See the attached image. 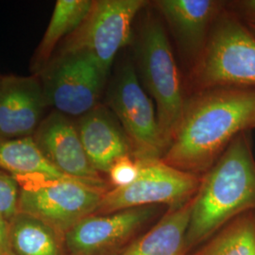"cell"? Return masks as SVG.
Segmentation results:
<instances>
[{
	"label": "cell",
	"instance_id": "6da1fadb",
	"mask_svg": "<svg viewBox=\"0 0 255 255\" xmlns=\"http://www.w3.org/2000/svg\"><path fill=\"white\" fill-rule=\"evenodd\" d=\"M255 128V87H219L185 100L165 164L202 178L231 142Z\"/></svg>",
	"mask_w": 255,
	"mask_h": 255
},
{
	"label": "cell",
	"instance_id": "7a4b0ae2",
	"mask_svg": "<svg viewBox=\"0 0 255 255\" xmlns=\"http://www.w3.org/2000/svg\"><path fill=\"white\" fill-rule=\"evenodd\" d=\"M255 210V157L251 130L238 134L201 178L186 234L188 254L229 220Z\"/></svg>",
	"mask_w": 255,
	"mask_h": 255
},
{
	"label": "cell",
	"instance_id": "3957f363",
	"mask_svg": "<svg viewBox=\"0 0 255 255\" xmlns=\"http://www.w3.org/2000/svg\"><path fill=\"white\" fill-rule=\"evenodd\" d=\"M198 91L255 87V34L236 11L223 9L191 73Z\"/></svg>",
	"mask_w": 255,
	"mask_h": 255
},
{
	"label": "cell",
	"instance_id": "277c9868",
	"mask_svg": "<svg viewBox=\"0 0 255 255\" xmlns=\"http://www.w3.org/2000/svg\"><path fill=\"white\" fill-rule=\"evenodd\" d=\"M137 49L139 70L146 90L153 98L166 152L179 127L185 100L172 48L158 20L148 19L144 24Z\"/></svg>",
	"mask_w": 255,
	"mask_h": 255
},
{
	"label": "cell",
	"instance_id": "5b68a950",
	"mask_svg": "<svg viewBox=\"0 0 255 255\" xmlns=\"http://www.w3.org/2000/svg\"><path fill=\"white\" fill-rule=\"evenodd\" d=\"M19 212L41 219L61 234L97 212L109 187L76 179L15 178Z\"/></svg>",
	"mask_w": 255,
	"mask_h": 255
},
{
	"label": "cell",
	"instance_id": "8992f818",
	"mask_svg": "<svg viewBox=\"0 0 255 255\" xmlns=\"http://www.w3.org/2000/svg\"><path fill=\"white\" fill-rule=\"evenodd\" d=\"M145 0H96L82 25L64 40L60 53L88 55L108 76L119 50L127 46Z\"/></svg>",
	"mask_w": 255,
	"mask_h": 255
},
{
	"label": "cell",
	"instance_id": "52a82bcc",
	"mask_svg": "<svg viewBox=\"0 0 255 255\" xmlns=\"http://www.w3.org/2000/svg\"><path fill=\"white\" fill-rule=\"evenodd\" d=\"M167 209L148 205L88 216L64 234L66 255H119L146 234Z\"/></svg>",
	"mask_w": 255,
	"mask_h": 255
},
{
	"label": "cell",
	"instance_id": "ba28073f",
	"mask_svg": "<svg viewBox=\"0 0 255 255\" xmlns=\"http://www.w3.org/2000/svg\"><path fill=\"white\" fill-rule=\"evenodd\" d=\"M107 107L126 133L133 159L141 162L164 157L156 108L128 61L120 65L110 85Z\"/></svg>",
	"mask_w": 255,
	"mask_h": 255
},
{
	"label": "cell",
	"instance_id": "9c48e42d",
	"mask_svg": "<svg viewBox=\"0 0 255 255\" xmlns=\"http://www.w3.org/2000/svg\"><path fill=\"white\" fill-rule=\"evenodd\" d=\"M38 74L46 105L79 118L100 104L107 79L91 57L82 53H59Z\"/></svg>",
	"mask_w": 255,
	"mask_h": 255
},
{
	"label": "cell",
	"instance_id": "30bf717a",
	"mask_svg": "<svg viewBox=\"0 0 255 255\" xmlns=\"http://www.w3.org/2000/svg\"><path fill=\"white\" fill-rule=\"evenodd\" d=\"M201 182L200 177L181 171L162 159L141 161L135 182L106 192L95 214L148 205L177 208L195 198Z\"/></svg>",
	"mask_w": 255,
	"mask_h": 255
},
{
	"label": "cell",
	"instance_id": "8fae6325",
	"mask_svg": "<svg viewBox=\"0 0 255 255\" xmlns=\"http://www.w3.org/2000/svg\"><path fill=\"white\" fill-rule=\"evenodd\" d=\"M46 159L65 176L112 188L92 165L82 146L76 123L57 111L42 120L32 135Z\"/></svg>",
	"mask_w": 255,
	"mask_h": 255
},
{
	"label": "cell",
	"instance_id": "7c38bea8",
	"mask_svg": "<svg viewBox=\"0 0 255 255\" xmlns=\"http://www.w3.org/2000/svg\"><path fill=\"white\" fill-rule=\"evenodd\" d=\"M46 101L36 76L1 77L0 138L32 136L43 120Z\"/></svg>",
	"mask_w": 255,
	"mask_h": 255
},
{
	"label": "cell",
	"instance_id": "4fadbf2b",
	"mask_svg": "<svg viewBox=\"0 0 255 255\" xmlns=\"http://www.w3.org/2000/svg\"><path fill=\"white\" fill-rule=\"evenodd\" d=\"M76 126L85 153L101 175H107L111 166L120 158L132 157L127 135L107 106L99 104L81 117Z\"/></svg>",
	"mask_w": 255,
	"mask_h": 255
},
{
	"label": "cell",
	"instance_id": "5bb4252c",
	"mask_svg": "<svg viewBox=\"0 0 255 255\" xmlns=\"http://www.w3.org/2000/svg\"><path fill=\"white\" fill-rule=\"evenodd\" d=\"M216 0H158L156 8L169 25L180 46L188 54H201L211 28L225 7Z\"/></svg>",
	"mask_w": 255,
	"mask_h": 255
},
{
	"label": "cell",
	"instance_id": "9a60e30c",
	"mask_svg": "<svg viewBox=\"0 0 255 255\" xmlns=\"http://www.w3.org/2000/svg\"><path fill=\"white\" fill-rule=\"evenodd\" d=\"M194 199L166 210L146 234L119 255H187L186 234Z\"/></svg>",
	"mask_w": 255,
	"mask_h": 255
},
{
	"label": "cell",
	"instance_id": "2e32d148",
	"mask_svg": "<svg viewBox=\"0 0 255 255\" xmlns=\"http://www.w3.org/2000/svg\"><path fill=\"white\" fill-rule=\"evenodd\" d=\"M9 255H66L64 236L41 219L18 212L9 219Z\"/></svg>",
	"mask_w": 255,
	"mask_h": 255
},
{
	"label": "cell",
	"instance_id": "e0dca14e",
	"mask_svg": "<svg viewBox=\"0 0 255 255\" xmlns=\"http://www.w3.org/2000/svg\"><path fill=\"white\" fill-rule=\"evenodd\" d=\"M0 169L14 178H69L46 159L33 136L0 138Z\"/></svg>",
	"mask_w": 255,
	"mask_h": 255
},
{
	"label": "cell",
	"instance_id": "ac0fdd59",
	"mask_svg": "<svg viewBox=\"0 0 255 255\" xmlns=\"http://www.w3.org/2000/svg\"><path fill=\"white\" fill-rule=\"evenodd\" d=\"M91 0H58L50 22L33 58L32 69L39 73L52 59L55 47L82 25L91 9Z\"/></svg>",
	"mask_w": 255,
	"mask_h": 255
},
{
	"label": "cell",
	"instance_id": "d6986e66",
	"mask_svg": "<svg viewBox=\"0 0 255 255\" xmlns=\"http://www.w3.org/2000/svg\"><path fill=\"white\" fill-rule=\"evenodd\" d=\"M187 255H255V210L229 220Z\"/></svg>",
	"mask_w": 255,
	"mask_h": 255
},
{
	"label": "cell",
	"instance_id": "ffe728a7",
	"mask_svg": "<svg viewBox=\"0 0 255 255\" xmlns=\"http://www.w3.org/2000/svg\"><path fill=\"white\" fill-rule=\"evenodd\" d=\"M19 196L17 180L0 169V217L9 220L18 213Z\"/></svg>",
	"mask_w": 255,
	"mask_h": 255
},
{
	"label": "cell",
	"instance_id": "44dd1931",
	"mask_svg": "<svg viewBox=\"0 0 255 255\" xmlns=\"http://www.w3.org/2000/svg\"><path fill=\"white\" fill-rule=\"evenodd\" d=\"M140 172V162L131 156H125L119 159L110 168L108 182L112 188H122L130 185Z\"/></svg>",
	"mask_w": 255,
	"mask_h": 255
},
{
	"label": "cell",
	"instance_id": "7402d4cb",
	"mask_svg": "<svg viewBox=\"0 0 255 255\" xmlns=\"http://www.w3.org/2000/svg\"><path fill=\"white\" fill-rule=\"evenodd\" d=\"M237 14L247 22H255V0H244L236 2Z\"/></svg>",
	"mask_w": 255,
	"mask_h": 255
},
{
	"label": "cell",
	"instance_id": "603a6c76",
	"mask_svg": "<svg viewBox=\"0 0 255 255\" xmlns=\"http://www.w3.org/2000/svg\"><path fill=\"white\" fill-rule=\"evenodd\" d=\"M9 219L0 217V255H9Z\"/></svg>",
	"mask_w": 255,
	"mask_h": 255
},
{
	"label": "cell",
	"instance_id": "cb8c5ba5",
	"mask_svg": "<svg viewBox=\"0 0 255 255\" xmlns=\"http://www.w3.org/2000/svg\"><path fill=\"white\" fill-rule=\"evenodd\" d=\"M247 25L252 29V31L255 34V22H247Z\"/></svg>",
	"mask_w": 255,
	"mask_h": 255
},
{
	"label": "cell",
	"instance_id": "d4e9b609",
	"mask_svg": "<svg viewBox=\"0 0 255 255\" xmlns=\"http://www.w3.org/2000/svg\"><path fill=\"white\" fill-rule=\"evenodd\" d=\"M0 80H1V77H0Z\"/></svg>",
	"mask_w": 255,
	"mask_h": 255
}]
</instances>
